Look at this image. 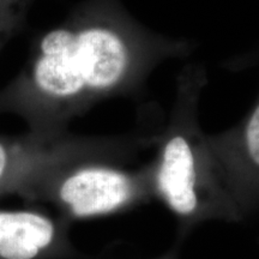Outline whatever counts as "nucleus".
Segmentation results:
<instances>
[{
    "label": "nucleus",
    "mask_w": 259,
    "mask_h": 259,
    "mask_svg": "<svg viewBox=\"0 0 259 259\" xmlns=\"http://www.w3.org/2000/svg\"><path fill=\"white\" fill-rule=\"evenodd\" d=\"M193 50L187 38L147 27L122 0H83L34 38L23 70L0 89V114L21 116L32 134L60 137L76 116L137 95L160 65Z\"/></svg>",
    "instance_id": "f257e3e1"
},
{
    "label": "nucleus",
    "mask_w": 259,
    "mask_h": 259,
    "mask_svg": "<svg viewBox=\"0 0 259 259\" xmlns=\"http://www.w3.org/2000/svg\"><path fill=\"white\" fill-rule=\"evenodd\" d=\"M208 82L203 64L184 65L166 127L155 137V198L176 216L183 233L204 222L242 220L199 124Z\"/></svg>",
    "instance_id": "f03ea898"
},
{
    "label": "nucleus",
    "mask_w": 259,
    "mask_h": 259,
    "mask_svg": "<svg viewBox=\"0 0 259 259\" xmlns=\"http://www.w3.org/2000/svg\"><path fill=\"white\" fill-rule=\"evenodd\" d=\"M153 144L155 137L124 135L109 150L57 168L25 199L53 204L69 222L127 211L150 202L155 198L153 161L134 163L139 151Z\"/></svg>",
    "instance_id": "7ed1b4c3"
},
{
    "label": "nucleus",
    "mask_w": 259,
    "mask_h": 259,
    "mask_svg": "<svg viewBox=\"0 0 259 259\" xmlns=\"http://www.w3.org/2000/svg\"><path fill=\"white\" fill-rule=\"evenodd\" d=\"M120 138L69 134L45 137L29 131L21 136H0V196L16 193L25 198L32 187L57 168L103 153Z\"/></svg>",
    "instance_id": "20e7f679"
},
{
    "label": "nucleus",
    "mask_w": 259,
    "mask_h": 259,
    "mask_svg": "<svg viewBox=\"0 0 259 259\" xmlns=\"http://www.w3.org/2000/svg\"><path fill=\"white\" fill-rule=\"evenodd\" d=\"M209 145L242 219L259 209V102L245 120L208 135Z\"/></svg>",
    "instance_id": "39448f33"
},
{
    "label": "nucleus",
    "mask_w": 259,
    "mask_h": 259,
    "mask_svg": "<svg viewBox=\"0 0 259 259\" xmlns=\"http://www.w3.org/2000/svg\"><path fill=\"white\" fill-rule=\"evenodd\" d=\"M69 225L36 210H0V259L77 257Z\"/></svg>",
    "instance_id": "423d86ee"
},
{
    "label": "nucleus",
    "mask_w": 259,
    "mask_h": 259,
    "mask_svg": "<svg viewBox=\"0 0 259 259\" xmlns=\"http://www.w3.org/2000/svg\"><path fill=\"white\" fill-rule=\"evenodd\" d=\"M32 0H0V51L25 24Z\"/></svg>",
    "instance_id": "0eeeda50"
},
{
    "label": "nucleus",
    "mask_w": 259,
    "mask_h": 259,
    "mask_svg": "<svg viewBox=\"0 0 259 259\" xmlns=\"http://www.w3.org/2000/svg\"><path fill=\"white\" fill-rule=\"evenodd\" d=\"M176 248H173V250H171L170 252H168V253L164 255V257H162L160 259H178V254H177L178 250H176Z\"/></svg>",
    "instance_id": "6e6552de"
}]
</instances>
